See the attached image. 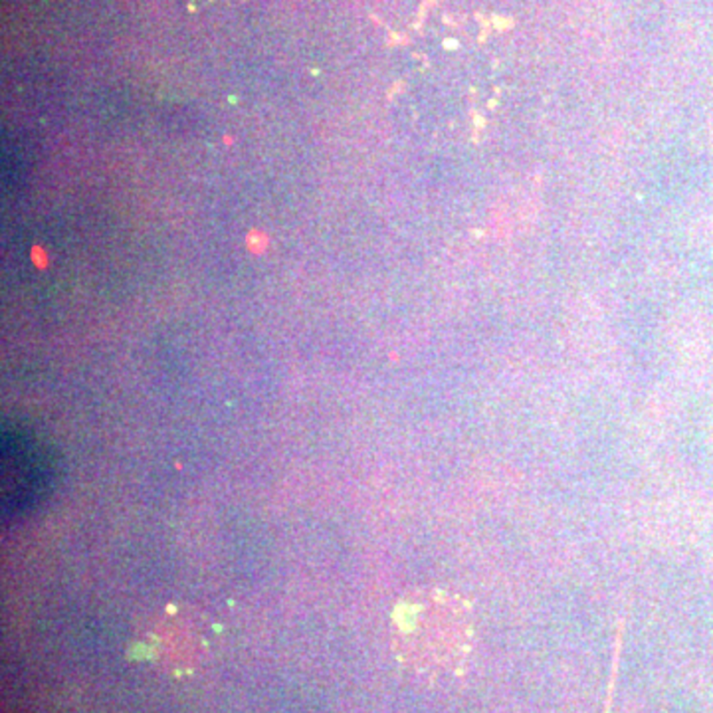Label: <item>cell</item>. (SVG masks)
Listing matches in <instances>:
<instances>
[{
	"label": "cell",
	"mask_w": 713,
	"mask_h": 713,
	"mask_svg": "<svg viewBox=\"0 0 713 713\" xmlns=\"http://www.w3.org/2000/svg\"><path fill=\"white\" fill-rule=\"evenodd\" d=\"M470 604L446 588H418L393 610V646L406 668L420 676L458 670L472 650Z\"/></svg>",
	"instance_id": "1"
},
{
	"label": "cell",
	"mask_w": 713,
	"mask_h": 713,
	"mask_svg": "<svg viewBox=\"0 0 713 713\" xmlns=\"http://www.w3.org/2000/svg\"><path fill=\"white\" fill-rule=\"evenodd\" d=\"M50 466L42 448L24 438L8 436L3 442V505L8 516L24 513L40 502L48 486Z\"/></svg>",
	"instance_id": "2"
}]
</instances>
